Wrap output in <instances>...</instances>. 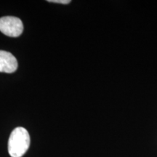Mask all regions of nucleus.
Segmentation results:
<instances>
[{"mask_svg": "<svg viewBox=\"0 0 157 157\" xmlns=\"http://www.w3.org/2000/svg\"><path fill=\"white\" fill-rule=\"evenodd\" d=\"M30 146V135L23 127L13 129L8 140V153L11 157H22Z\"/></svg>", "mask_w": 157, "mask_h": 157, "instance_id": "1", "label": "nucleus"}, {"mask_svg": "<svg viewBox=\"0 0 157 157\" xmlns=\"http://www.w3.org/2000/svg\"><path fill=\"white\" fill-rule=\"evenodd\" d=\"M23 24L21 20L14 16H5L0 18V31L6 36L17 37L22 34Z\"/></svg>", "mask_w": 157, "mask_h": 157, "instance_id": "2", "label": "nucleus"}, {"mask_svg": "<svg viewBox=\"0 0 157 157\" xmlns=\"http://www.w3.org/2000/svg\"><path fill=\"white\" fill-rule=\"evenodd\" d=\"M17 68V61L10 52L0 50V72L11 74Z\"/></svg>", "mask_w": 157, "mask_h": 157, "instance_id": "3", "label": "nucleus"}, {"mask_svg": "<svg viewBox=\"0 0 157 157\" xmlns=\"http://www.w3.org/2000/svg\"><path fill=\"white\" fill-rule=\"evenodd\" d=\"M49 2L63 4V5H68L71 2V0H48Z\"/></svg>", "mask_w": 157, "mask_h": 157, "instance_id": "4", "label": "nucleus"}]
</instances>
